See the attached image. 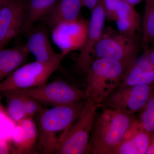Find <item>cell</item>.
Returning <instances> with one entry per match:
<instances>
[{"label": "cell", "instance_id": "3", "mask_svg": "<svg viewBox=\"0 0 154 154\" xmlns=\"http://www.w3.org/2000/svg\"><path fill=\"white\" fill-rule=\"evenodd\" d=\"M128 66L111 59H96L91 65L87 75L86 99L100 105L120 85Z\"/></svg>", "mask_w": 154, "mask_h": 154}, {"label": "cell", "instance_id": "22", "mask_svg": "<svg viewBox=\"0 0 154 154\" xmlns=\"http://www.w3.org/2000/svg\"><path fill=\"white\" fill-rule=\"evenodd\" d=\"M25 19V15L9 27L3 38L0 39V49L4 48L13 38L20 32L24 31Z\"/></svg>", "mask_w": 154, "mask_h": 154}, {"label": "cell", "instance_id": "23", "mask_svg": "<svg viewBox=\"0 0 154 154\" xmlns=\"http://www.w3.org/2000/svg\"><path fill=\"white\" fill-rule=\"evenodd\" d=\"M21 94L23 97L27 117L32 118L34 115L39 114L44 110L41 104L36 100L27 95Z\"/></svg>", "mask_w": 154, "mask_h": 154}, {"label": "cell", "instance_id": "21", "mask_svg": "<svg viewBox=\"0 0 154 154\" xmlns=\"http://www.w3.org/2000/svg\"><path fill=\"white\" fill-rule=\"evenodd\" d=\"M139 121L146 131L150 134L154 133V92L140 111Z\"/></svg>", "mask_w": 154, "mask_h": 154}, {"label": "cell", "instance_id": "28", "mask_svg": "<svg viewBox=\"0 0 154 154\" xmlns=\"http://www.w3.org/2000/svg\"><path fill=\"white\" fill-rule=\"evenodd\" d=\"M124 1L127 2L129 3L132 5L135 6L138 4H140L143 1H145V0H124Z\"/></svg>", "mask_w": 154, "mask_h": 154}, {"label": "cell", "instance_id": "27", "mask_svg": "<svg viewBox=\"0 0 154 154\" xmlns=\"http://www.w3.org/2000/svg\"><path fill=\"white\" fill-rule=\"evenodd\" d=\"M145 53L146 54L150 60L154 65V47L145 51Z\"/></svg>", "mask_w": 154, "mask_h": 154}, {"label": "cell", "instance_id": "2", "mask_svg": "<svg viewBox=\"0 0 154 154\" xmlns=\"http://www.w3.org/2000/svg\"><path fill=\"white\" fill-rule=\"evenodd\" d=\"M86 99L69 105L44 109L38 114L37 149L41 153H54L57 144L58 132L69 127L79 116Z\"/></svg>", "mask_w": 154, "mask_h": 154}, {"label": "cell", "instance_id": "19", "mask_svg": "<svg viewBox=\"0 0 154 154\" xmlns=\"http://www.w3.org/2000/svg\"><path fill=\"white\" fill-rule=\"evenodd\" d=\"M142 43L145 51L154 47V0H145Z\"/></svg>", "mask_w": 154, "mask_h": 154}, {"label": "cell", "instance_id": "15", "mask_svg": "<svg viewBox=\"0 0 154 154\" xmlns=\"http://www.w3.org/2000/svg\"><path fill=\"white\" fill-rule=\"evenodd\" d=\"M27 45L0 49V80L3 81L19 68L30 53Z\"/></svg>", "mask_w": 154, "mask_h": 154}, {"label": "cell", "instance_id": "24", "mask_svg": "<svg viewBox=\"0 0 154 154\" xmlns=\"http://www.w3.org/2000/svg\"><path fill=\"white\" fill-rule=\"evenodd\" d=\"M120 1L121 0H103L106 19L110 21H115L116 7Z\"/></svg>", "mask_w": 154, "mask_h": 154}, {"label": "cell", "instance_id": "26", "mask_svg": "<svg viewBox=\"0 0 154 154\" xmlns=\"http://www.w3.org/2000/svg\"><path fill=\"white\" fill-rule=\"evenodd\" d=\"M146 154H154V133L151 134L149 146Z\"/></svg>", "mask_w": 154, "mask_h": 154}, {"label": "cell", "instance_id": "13", "mask_svg": "<svg viewBox=\"0 0 154 154\" xmlns=\"http://www.w3.org/2000/svg\"><path fill=\"white\" fill-rule=\"evenodd\" d=\"M134 6L121 0L115 9V22L119 32L136 38L140 27V17Z\"/></svg>", "mask_w": 154, "mask_h": 154}, {"label": "cell", "instance_id": "14", "mask_svg": "<svg viewBox=\"0 0 154 154\" xmlns=\"http://www.w3.org/2000/svg\"><path fill=\"white\" fill-rule=\"evenodd\" d=\"M83 7L82 0H60L46 16V24L54 30L60 24L75 22Z\"/></svg>", "mask_w": 154, "mask_h": 154}, {"label": "cell", "instance_id": "18", "mask_svg": "<svg viewBox=\"0 0 154 154\" xmlns=\"http://www.w3.org/2000/svg\"><path fill=\"white\" fill-rule=\"evenodd\" d=\"M2 92L6 97V110L9 116L17 123L27 118L22 94L16 90Z\"/></svg>", "mask_w": 154, "mask_h": 154}, {"label": "cell", "instance_id": "8", "mask_svg": "<svg viewBox=\"0 0 154 154\" xmlns=\"http://www.w3.org/2000/svg\"><path fill=\"white\" fill-rule=\"evenodd\" d=\"M91 12L85 42L72 67L74 71L85 75L95 60V48L104 32L106 16L103 0H101Z\"/></svg>", "mask_w": 154, "mask_h": 154}, {"label": "cell", "instance_id": "10", "mask_svg": "<svg viewBox=\"0 0 154 154\" xmlns=\"http://www.w3.org/2000/svg\"><path fill=\"white\" fill-rule=\"evenodd\" d=\"M27 33L26 45L30 53L36 60L42 63H48L63 60L66 54L57 53L54 50L50 41L47 29L44 26L36 28L33 26L25 30Z\"/></svg>", "mask_w": 154, "mask_h": 154}, {"label": "cell", "instance_id": "4", "mask_svg": "<svg viewBox=\"0 0 154 154\" xmlns=\"http://www.w3.org/2000/svg\"><path fill=\"white\" fill-rule=\"evenodd\" d=\"M99 107L100 105L86 99L85 107L77 120L58 138L54 153L88 154L96 110Z\"/></svg>", "mask_w": 154, "mask_h": 154}, {"label": "cell", "instance_id": "11", "mask_svg": "<svg viewBox=\"0 0 154 154\" xmlns=\"http://www.w3.org/2000/svg\"><path fill=\"white\" fill-rule=\"evenodd\" d=\"M151 135L136 119L113 154H146Z\"/></svg>", "mask_w": 154, "mask_h": 154}, {"label": "cell", "instance_id": "9", "mask_svg": "<svg viewBox=\"0 0 154 154\" xmlns=\"http://www.w3.org/2000/svg\"><path fill=\"white\" fill-rule=\"evenodd\" d=\"M154 92V84L119 86L102 102L105 107L134 115L144 107Z\"/></svg>", "mask_w": 154, "mask_h": 154}, {"label": "cell", "instance_id": "12", "mask_svg": "<svg viewBox=\"0 0 154 154\" xmlns=\"http://www.w3.org/2000/svg\"><path fill=\"white\" fill-rule=\"evenodd\" d=\"M154 84V65L146 53L136 59L127 69L119 86Z\"/></svg>", "mask_w": 154, "mask_h": 154}, {"label": "cell", "instance_id": "25", "mask_svg": "<svg viewBox=\"0 0 154 154\" xmlns=\"http://www.w3.org/2000/svg\"><path fill=\"white\" fill-rule=\"evenodd\" d=\"M83 7H86L90 11L97 5L101 0H82Z\"/></svg>", "mask_w": 154, "mask_h": 154}, {"label": "cell", "instance_id": "6", "mask_svg": "<svg viewBox=\"0 0 154 154\" xmlns=\"http://www.w3.org/2000/svg\"><path fill=\"white\" fill-rule=\"evenodd\" d=\"M62 60H60L48 63L36 60L24 65L2 81L0 91L21 90L44 85L59 68Z\"/></svg>", "mask_w": 154, "mask_h": 154}, {"label": "cell", "instance_id": "20", "mask_svg": "<svg viewBox=\"0 0 154 154\" xmlns=\"http://www.w3.org/2000/svg\"><path fill=\"white\" fill-rule=\"evenodd\" d=\"M22 127L25 134V142L24 153L32 150L38 137V131L32 117H27L17 123Z\"/></svg>", "mask_w": 154, "mask_h": 154}, {"label": "cell", "instance_id": "1", "mask_svg": "<svg viewBox=\"0 0 154 154\" xmlns=\"http://www.w3.org/2000/svg\"><path fill=\"white\" fill-rule=\"evenodd\" d=\"M101 108L102 112L94 121L88 154H113L136 119L134 115Z\"/></svg>", "mask_w": 154, "mask_h": 154}, {"label": "cell", "instance_id": "5", "mask_svg": "<svg viewBox=\"0 0 154 154\" xmlns=\"http://www.w3.org/2000/svg\"><path fill=\"white\" fill-rule=\"evenodd\" d=\"M138 48L135 38L112 28L104 30L95 49V60L105 58L121 62L129 67L138 57Z\"/></svg>", "mask_w": 154, "mask_h": 154}, {"label": "cell", "instance_id": "16", "mask_svg": "<svg viewBox=\"0 0 154 154\" xmlns=\"http://www.w3.org/2000/svg\"><path fill=\"white\" fill-rule=\"evenodd\" d=\"M27 0H0V39L9 27L25 15Z\"/></svg>", "mask_w": 154, "mask_h": 154}, {"label": "cell", "instance_id": "17", "mask_svg": "<svg viewBox=\"0 0 154 154\" xmlns=\"http://www.w3.org/2000/svg\"><path fill=\"white\" fill-rule=\"evenodd\" d=\"M60 0H27L24 31L38 20L45 18Z\"/></svg>", "mask_w": 154, "mask_h": 154}, {"label": "cell", "instance_id": "7", "mask_svg": "<svg viewBox=\"0 0 154 154\" xmlns=\"http://www.w3.org/2000/svg\"><path fill=\"white\" fill-rule=\"evenodd\" d=\"M16 91L33 98L40 104L53 107L71 105L86 99L85 92L63 81Z\"/></svg>", "mask_w": 154, "mask_h": 154}]
</instances>
